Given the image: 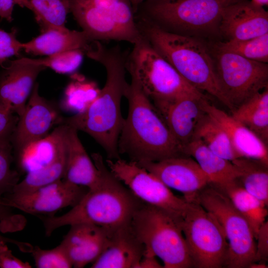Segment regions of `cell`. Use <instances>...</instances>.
Here are the masks:
<instances>
[{
    "label": "cell",
    "mask_w": 268,
    "mask_h": 268,
    "mask_svg": "<svg viewBox=\"0 0 268 268\" xmlns=\"http://www.w3.org/2000/svg\"><path fill=\"white\" fill-rule=\"evenodd\" d=\"M85 54L105 68V83L82 112L64 118L63 124L91 136L104 150L107 159L120 158L118 141L124 119L121 101L129 86L126 78L127 56L119 45L108 48L93 41Z\"/></svg>",
    "instance_id": "1"
},
{
    "label": "cell",
    "mask_w": 268,
    "mask_h": 268,
    "mask_svg": "<svg viewBox=\"0 0 268 268\" xmlns=\"http://www.w3.org/2000/svg\"><path fill=\"white\" fill-rule=\"evenodd\" d=\"M91 158L99 173L97 184L65 214L37 216L47 236L61 227L81 223L116 229L130 224L143 202L112 174L100 153H92Z\"/></svg>",
    "instance_id": "2"
},
{
    "label": "cell",
    "mask_w": 268,
    "mask_h": 268,
    "mask_svg": "<svg viewBox=\"0 0 268 268\" xmlns=\"http://www.w3.org/2000/svg\"><path fill=\"white\" fill-rule=\"evenodd\" d=\"M125 97L129 108L118 141L120 155L125 154L136 162L186 155L161 115L132 76Z\"/></svg>",
    "instance_id": "3"
},
{
    "label": "cell",
    "mask_w": 268,
    "mask_h": 268,
    "mask_svg": "<svg viewBox=\"0 0 268 268\" xmlns=\"http://www.w3.org/2000/svg\"><path fill=\"white\" fill-rule=\"evenodd\" d=\"M135 18L143 37L189 84L230 109L217 83L214 65L203 44L189 35L170 32L143 18Z\"/></svg>",
    "instance_id": "4"
},
{
    "label": "cell",
    "mask_w": 268,
    "mask_h": 268,
    "mask_svg": "<svg viewBox=\"0 0 268 268\" xmlns=\"http://www.w3.org/2000/svg\"><path fill=\"white\" fill-rule=\"evenodd\" d=\"M133 45L127 56V70L156 108L183 97H207L189 84L143 36Z\"/></svg>",
    "instance_id": "5"
},
{
    "label": "cell",
    "mask_w": 268,
    "mask_h": 268,
    "mask_svg": "<svg viewBox=\"0 0 268 268\" xmlns=\"http://www.w3.org/2000/svg\"><path fill=\"white\" fill-rule=\"evenodd\" d=\"M130 224L145 251L160 259L163 268H194L179 221L168 212L143 202Z\"/></svg>",
    "instance_id": "6"
},
{
    "label": "cell",
    "mask_w": 268,
    "mask_h": 268,
    "mask_svg": "<svg viewBox=\"0 0 268 268\" xmlns=\"http://www.w3.org/2000/svg\"><path fill=\"white\" fill-rule=\"evenodd\" d=\"M70 12L91 41H125L143 38L130 0H69Z\"/></svg>",
    "instance_id": "7"
},
{
    "label": "cell",
    "mask_w": 268,
    "mask_h": 268,
    "mask_svg": "<svg viewBox=\"0 0 268 268\" xmlns=\"http://www.w3.org/2000/svg\"><path fill=\"white\" fill-rule=\"evenodd\" d=\"M236 0H145L135 15L167 31L186 35L219 27L224 8Z\"/></svg>",
    "instance_id": "8"
},
{
    "label": "cell",
    "mask_w": 268,
    "mask_h": 268,
    "mask_svg": "<svg viewBox=\"0 0 268 268\" xmlns=\"http://www.w3.org/2000/svg\"><path fill=\"white\" fill-rule=\"evenodd\" d=\"M195 201L216 219L224 232L228 242L224 267L248 268L253 262L256 243L245 218L226 196L209 184L199 194Z\"/></svg>",
    "instance_id": "9"
},
{
    "label": "cell",
    "mask_w": 268,
    "mask_h": 268,
    "mask_svg": "<svg viewBox=\"0 0 268 268\" xmlns=\"http://www.w3.org/2000/svg\"><path fill=\"white\" fill-rule=\"evenodd\" d=\"M179 223L194 268L224 267L228 242L220 225L211 214L198 202H190Z\"/></svg>",
    "instance_id": "10"
},
{
    "label": "cell",
    "mask_w": 268,
    "mask_h": 268,
    "mask_svg": "<svg viewBox=\"0 0 268 268\" xmlns=\"http://www.w3.org/2000/svg\"><path fill=\"white\" fill-rule=\"evenodd\" d=\"M215 74L231 112L268 87V65L218 51Z\"/></svg>",
    "instance_id": "11"
},
{
    "label": "cell",
    "mask_w": 268,
    "mask_h": 268,
    "mask_svg": "<svg viewBox=\"0 0 268 268\" xmlns=\"http://www.w3.org/2000/svg\"><path fill=\"white\" fill-rule=\"evenodd\" d=\"M105 163L112 174L144 203L161 208L180 221L190 202L175 196L154 175L136 162L119 158Z\"/></svg>",
    "instance_id": "12"
},
{
    "label": "cell",
    "mask_w": 268,
    "mask_h": 268,
    "mask_svg": "<svg viewBox=\"0 0 268 268\" xmlns=\"http://www.w3.org/2000/svg\"><path fill=\"white\" fill-rule=\"evenodd\" d=\"M88 190L62 179L30 192L6 194L0 203L37 216H53L63 208L75 206Z\"/></svg>",
    "instance_id": "13"
},
{
    "label": "cell",
    "mask_w": 268,
    "mask_h": 268,
    "mask_svg": "<svg viewBox=\"0 0 268 268\" xmlns=\"http://www.w3.org/2000/svg\"><path fill=\"white\" fill-rule=\"evenodd\" d=\"M58 105L40 95L36 82L12 136L13 152L48 135L63 124L64 118Z\"/></svg>",
    "instance_id": "14"
},
{
    "label": "cell",
    "mask_w": 268,
    "mask_h": 268,
    "mask_svg": "<svg viewBox=\"0 0 268 268\" xmlns=\"http://www.w3.org/2000/svg\"><path fill=\"white\" fill-rule=\"evenodd\" d=\"M137 163L168 188L182 193L188 202L195 201L199 194L210 183L197 162L190 156Z\"/></svg>",
    "instance_id": "15"
},
{
    "label": "cell",
    "mask_w": 268,
    "mask_h": 268,
    "mask_svg": "<svg viewBox=\"0 0 268 268\" xmlns=\"http://www.w3.org/2000/svg\"><path fill=\"white\" fill-rule=\"evenodd\" d=\"M219 29L228 40H247L268 33V13L251 0H236L223 9Z\"/></svg>",
    "instance_id": "16"
},
{
    "label": "cell",
    "mask_w": 268,
    "mask_h": 268,
    "mask_svg": "<svg viewBox=\"0 0 268 268\" xmlns=\"http://www.w3.org/2000/svg\"><path fill=\"white\" fill-rule=\"evenodd\" d=\"M0 72V105L18 117L23 112L39 73L47 68L8 61Z\"/></svg>",
    "instance_id": "17"
},
{
    "label": "cell",
    "mask_w": 268,
    "mask_h": 268,
    "mask_svg": "<svg viewBox=\"0 0 268 268\" xmlns=\"http://www.w3.org/2000/svg\"><path fill=\"white\" fill-rule=\"evenodd\" d=\"M112 229L90 223L70 225L60 244L72 267L82 268L93 263L106 248Z\"/></svg>",
    "instance_id": "18"
},
{
    "label": "cell",
    "mask_w": 268,
    "mask_h": 268,
    "mask_svg": "<svg viewBox=\"0 0 268 268\" xmlns=\"http://www.w3.org/2000/svg\"><path fill=\"white\" fill-rule=\"evenodd\" d=\"M206 98L186 97L156 108L182 150L192 140L199 124L206 115L202 106V100Z\"/></svg>",
    "instance_id": "19"
},
{
    "label": "cell",
    "mask_w": 268,
    "mask_h": 268,
    "mask_svg": "<svg viewBox=\"0 0 268 268\" xmlns=\"http://www.w3.org/2000/svg\"><path fill=\"white\" fill-rule=\"evenodd\" d=\"M202 106L207 115L227 134L240 157L258 159L268 164V146L252 131L231 115L211 104L207 98L202 100Z\"/></svg>",
    "instance_id": "20"
},
{
    "label": "cell",
    "mask_w": 268,
    "mask_h": 268,
    "mask_svg": "<svg viewBox=\"0 0 268 268\" xmlns=\"http://www.w3.org/2000/svg\"><path fill=\"white\" fill-rule=\"evenodd\" d=\"M144 251L131 224L126 225L112 231L106 248L91 268H136Z\"/></svg>",
    "instance_id": "21"
},
{
    "label": "cell",
    "mask_w": 268,
    "mask_h": 268,
    "mask_svg": "<svg viewBox=\"0 0 268 268\" xmlns=\"http://www.w3.org/2000/svg\"><path fill=\"white\" fill-rule=\"evenodd\" d=\"M67 126L55 128L46 137L35 141L16 152H13L17 170L20 174L44 167L55 161L66 151Z\"/></svg>",
    "instance_id": "22"
},
{
    "label": "cell",
    "mask_w": 268,
    "mask_h": 268,
    "mask_svg": "<svg viewBox=\"0 0 268 268\" xmlns=\"http://www.w3.org/2000/svg\"><path fill=\"white\" fill-rule=\"evenodd\" d=\"M67 126V164L63 179L73 184L91 189L99 181L98 169L81 143L78 131Z\"/></svg>",
    "instance_id": "23"
},
{
    "label": "cell",
    "mask_w": 268,
    "mask_h": 268,
    "mask_svg": "<svg viewBox=\"0 0 268 268\" xmlns=\"http://www.w3.org/2000/svg\"><path fill=\"white\" fill-rule=\"evenodd\" d=\"M184 155L193 157L215 188H221L237 180L239 173L231 161L210 150L201 141L193 139L183 148Z\"/></svg>",
    "instance_id": "24"
},
{
    "label": "cell",
    "mask_w": 268,
    "mask_h": 268,
    "mask_svg": "<svg viewBox=\"0 0 268 268\" xmlns=\"http://www.w3.org/2000/svg\"><path fill=\"white\" fill-rule=\"evenodd\" d=\"M83 31H62L50 29L30 41L22 43V49L27 53L34 55H47L81 49L85 51L92 42Z\"/></svg>",
    "instance_id": "25"
},
{
    "label": "cell",
    "mask_w": 268,
    "mask_h": 268,
    "mask_svg": "<svg viewBox=\"0 0 268 268\" xmlns=\"http://www.w3.org/2000/svg\"><path fill=\"white\" fill-rule=\"evenodd\" d=\"M216 189L228 198L234 206L245 218L256 240L259 229L266 221L268 215L267 205L248 192L238 179Z\"/></svg>",
    "instance_id": "26"
},
{
    "label": "cell",
    "mask_w": 268,
    "mask_h": 268,
    "mask_svg": "<svg viewBox=\"0 0 268 268\" xmlns=\"http://www.w3.org/2000/svg\"><path fill=\"white\" fill-rule=\"evenodd\" d=\"M231 115L268 146V87L235 109Z\"/></svg>",
    "instance_id": "27"
},
{
    "label": "cell",
    "mask_w": 268,
    "mask_h": 268,
    "mask_svg": "<svg viewBox=\"0 0 268 268\" xmlns=\"http://www.w3.org/2000/svg\"><path fill=\"white\" fill-rule=\"evenodd\" d=\"M14 2L33 12L41 32L50 29L68 30L65 23L70 12L69 0H14Z\"/></svg>",
    "instance_id": "28"
},
{
    "label": "cell",
    "mask_w": 268,
    "mask_h": 268,
    "mask_svg": "<svg viewBox=\"0 0 268 268\" xmlns=\"http://www.w3.org/2000/svg\"><path fill=\"white\" fill-rule=\"evenodd\" d=\"M237 169L238 180L249 193L268 203V164L251 158L241 157L231 161Z\"/></svg>",
    "instance_id": "29"
},
{
    "label": "cell",
    "mask_w": 268,
    "mask_h": 268,
    "mask_svg": "<svg viewBox=\"0 0 268 268\" xmlns=\"http://www.w3.org/2000/svg\"><path fill=\"white\" fill-rule=\"evenodd\" d=\"M100 91L95 82L80 74H72L59 107L61 110L74 114L82 112L96 98Z\"/></svg>",
    "instance_id": "30"
},
{
    "label": "cell",
    "mask_w": 268,
    "mask_h": 268,
    "mask_svg": "<svg viewBox=\"0 0 268 268\" xmlns=\"http://www.w3.org/2000/svg\"><path fill=\"white\" fill-rule=\"evenodd\" d=\"M193 139H200L212 152L226 160L232 161L241 157L226 132L206 113L199 124Z\"/></svg>",
    "instance_id": "31"
},
{
    "label": "cell",
    "mask_w": 268,
    "mask_h": 268,
    "mask_svg": "<svg viewBox=\"0 0 268 268\" xmlns=\"http://www.w3.org/2000/svg\"><path fill=\"white\" fill-rule=\"evenodd\" d=\"M66 164V151L52 163L26 173L25 177L18 182L10 193L21 194L30 192L63 179Z\"/></svg>",
    "instance_id": "32"
},
{
    "label": "cell",
    "mask_w": 268,
    "mask_h": 268,
    "mask_svg": "<svg viewBox=\"0 0 268 268\" xmlns=\"http://www.w3.org/2000/svg\"><path fill=\"white\" fill-rule=\"evenodd\" d=\"M218 51L228 52L245 58L268 62V33L247 40H228L218 45Z\"/></svg>",
    "instance_id": "33"
},
{
    "label": "cell",
    "mask_w": 268,
    "mask_h": 268,
    "mask_svg": "<svg viewBox=\"0 0 268 268\" xmlns=\"http://www.w3.org/2000/svg\"><path fill=\"white\" fill-rule=\"evenodd\" d=\"M84 54L83 50L78 49L51 55L41 59L21 58L15 61L20 63L49 67L59 73L70 74L79 67Z\"/></svg>",
    "instance_id": "34"
},
{
    "label": "cell",
    "mask_w": 268,
    "mask_h": 268,
    "mask_svg": "<svg viewBox=\"0 0 268 268\" xmlns=\"http://www.w3.org/2000/svg\"><path fill=\"white\" fill-rule=\"evenodd\" d=\"M12 145H0V198L10 193L18 183L21 174L11 168L14 162Z\"/></svg>",
    "instance_id": "35"
},
{
    "label": "cell",
    "mask_w": 268,
    "mask_h": 268,
    "mask_svg": "<svg viewBox=\"0 0 268 268\" xmlns=\"http://www.w3.org/2000/svg\"><path fill=\"white\" fill-rule=\"evenodd\" d=\"M38 268H70L72 265L63 248L59 244L49 250L33 246L30 253Z\"/></svg>",
    "instance_id": "36"
},
{
    "label": "cell",
    "mask_w": 268,
    "mask_h": 268,
    "mask_svg": "<svg viewBox=\"0 0 268 268\" xmlns=\"http://www.w3.org/2000/svg\"><path fill=\"white\" fill-rule=\"evenodd\" d=\"M17 30L13 27L7 32L0 29V67L12 56H19L22 49V43L16 38Z\"/></svg>",
    "instance_id": "37"
},
{
    "label": "cell",
    "mask_w": 268,
    "mask_h": 268,
    "mask_svg": "<svg viewBox=\"0 0 268 268\" xmlns=\"http://www.w3.org/2000/svg\"><path fill=\"white\" fill-rule=\"evenodd\" d=\"M19 117L0 105V145L11 144Z\"/></svg>",
    "instance_id": "38"
},
{
    "label": "cell",
    "mask_w": 268,
    "mask_h": 268,
    "mask_svg": "<svg viewBox=\"0 0 268 268\" xmlns=\"http://www.w3.org/2000/svg\"><path fill=\"white\" fill-rule=\"evenodd\" d=\"M258 243L253 262L266 263L268 259V222L266 221L259 229Z\"/></svg>",
    "instance_id": "39"
},
{
    "label": "cell",
    "mask_w": 268,
    "mask_h": 268,
    "mask_svg": "<svg viewBox=\"0 0 268 268\" xmlns=\"http://www.w3.org/2000/svg\"><path fill=\"white\" fill-rule=\"evenodd\" d=\"M3 241L0 242V268H31V265L27 262H23L13 256Z\"/></svg>",
    "instance_id": "40"
},
{
    "label": "cell",
    "mask_w": 268,
    "mask_h": 268,
    "mask_svg": "<svg viewBox=\"0 0 268 268\" xmlns=\"http://www.w3.org/2000/svg\"><path fill=\"white\" fill-rule=\"evenodd\" d=\"M11 210L10 207L4 205L0 203V223L10 221L14 216L11 213ZM1 241L5 242L6 243H10L15 244L20 251L25 253H30L33 247V246L29 243L21 242L9 239L3 237L0 234V242Z\"/></svg>",
    "instance_id": "41"
},
{
    "label": "cell",
    "mask_w": 268,
    "mask_h": 268,
    "mask_svg": "<svg viewBox=\"0 0 268 268\" xmlns=\"http://www.w3.org/2000/svg\"><path fill=\"white\" fill-rule=\"evenodd\" d=\"M156 257L144 251V254L137 265L136 268H161L160 265L156 259Z\"/></svg>",
    "instance_id": "42"
},
{
    "label": "cell",
    "mask_w": 268,
    "mask_h": 268,
    "mask_svg": "<svg viewBox=\"0 0 268 268\" xmlns=\"http://www.w3.org/2000/svg\"><path fill=\"white\" fill-rule=\"evenodd\" d=\"M14 5V0H0V17L11 22Z\"/></svg>",
    "instance_id": "43"
},
{
    "label": "cell",
    "mask_w": 268,
    "mask_h": 268,
    "mask_svg": "<svg viewBox=\"0 0 268 268\" xmlns=\"http://www.w3.org/2000/svg\"><path fill=\"white\" fill-rule=\"evenodd\" d=\"M249 268H267L268 266L265 263L262 262H252L251 263L249 267Z\"/></svg>",
    "instance_id": "44"
},
{
    "label": "cell",
    "mask_w": 268,
    "mask_h": 268,
    "mask_svg": "<svg viewBox=\"0 0 268 268\" xmlns=\"http://www.w3.org/2000/svg\"><path fill=\"white\" fill-rule=\"evenodd\" d=\"M134 12L135 13L138 6L145 0H130Z\"/></svg>",
    "instance_id": "45"
},
{
    "label": "cell",
    "mask_w": 268,
    "mask_h": 268,
    "mask_svg": "<svg viewBox=\"0 0 268 268\" xmlns=\"http://www.w3.org/2000/svg\"><path fill=\"white\" fill-rule=\"evenodd\" d=\"M250 0L262 6H264V5H268V0Z\"/></svg>",
    "instance_id": "46"
}]
</instances>
